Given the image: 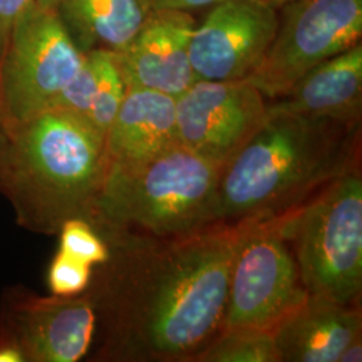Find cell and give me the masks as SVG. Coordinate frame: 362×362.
I'll return each mask as SVG.
<instances>
[{
	"label": "cell",
	"mask_w": 362,
	"mask_h": 362,
	"mask_svg": "<svg viewBox=\"0 0 362 362\" xmlns=\"http://www.w3.org/2000/svg\"><path fill=\"white\" fill-rule=\"evenodd\" d=\"M242 227L105 235L110 257L94 267L86 290L101 325L97 360L194 362L221 329Z\"/></svg>",
	"instance_id": "6da1fadb"
},
{
	"label": "cell",
	"mask_w": 362,
	"mask_h": 362,
	"mask_svg": "<svg viewBox=\"0 0 362 362\" xmlns=\"http://www.w3.org/2000/svg\"><path fill=\"white\" fill-rule=\"evenodd\" d=\"M361 122L269 112L220 172L214 223L279 216L360 165Z\"/></svg>",
	"instance_id": "7a4b0ae2"
},
{
	"label": "cell",
	"mask_w": 362,
	"mask_h": 362,
	"mask_svg": "<svg viewBox=\"0 0 362 362\" xmlns=\"http://www.w3.org/2000/svg\"><path fill=\"white\" fill-rule=\"evenodd\" d=\"M105 175V137L81 117L50 109L6 128L0 194L28 231L52 235L66 220L91 221Z\"/></svg>",
	"instance_id": "3957f363"
},
{
	"label": "cell",
	"mask_w": 362,
	"mask_h": 362,
	"mask_svg": "<svg viewBox=\"0 0 362 362\" xmlns=\"http://www.w3.org/2000/svg\"><path fill=\"white\" fill-rule=\"evenodd\" d=\"M220 172L207 158L176 144L139 169L107 175L90 223L103 236L194 233L214 223Z\"/></svg>",
	"instance_id": "277c9868"
},
{
	"label": "cell",
	"mask_w": 362,
	"mask_h": 362,
	"mask_svg": "<svg viewBox=\"0 0 362 362\" xmlns=\"http://www.w3.org/2000/svg\"><path fill=\"white\" fill-rule=\"evenodd\" d=\"M285 233L309 294L344 305L362 291V176L360 165L285 214Z\"/></svg>",
	"instance_id": "5b68a950"
},
{
	"label": "cell",
	"mask_w": 362,
	"mask_h": 362,
	"mask_svg": "<svg viewBox=\"0 0 362 362\" xmlns=\"http://www.w3.org/2000/svg\"><path fill=\"white\" fill-rule=\"evenodd\" d=\"M242 221L221 329L272 332L309 293L286 238L285 214Z\"/></svg>",
	"instance_id": "8992f818"
},
{
	"label": "cell",
	"mask_w": 362,
	"mask_h": 362,
	"mask_svg": "<svg viewBox=\"0 0 362 362\" xmlns=\"http://www.w3.org/2000/svg\"><path fill=\"white\" fill-rule=\"evenodd\" d=\"M83 57L57 11L31 4L13 27L0 59L6 128L47 110L77 74Z\"/></svg>",
	"instance_id": "52a82bcc"
},
{
	"label": "cell",
	"mask_w": 362,
	"mask_h": 362,
	"mask_svg": "<svg viewBox=\"0 0 362 362\" xmlns=\"http://www.w3.org/2000/svg\"><path fill=\"white\" fill-rule=\"evenodd\" d=\"M362 0H297L279 10L272 45L246 78L269 101L313 67L361 43Z\"/></svg>",
	"instance_id": "ba28073f"
},
{
	"label": "cell",
	"mask_w": 362,
	"mask_h": 362,
	"mask_svg": "<svg viewBox=\"0 0 362 362\" xmlns=\"http://www.w3.org/2000/svg\"><path fill=\"white\" fill-rule=\"evenodd\" d=\"M267 105L247 79L196 81L176 98L179 141L223 168L264 124Z\"/></svg>",
	"instance_id": "9c48e42d"
},
{
	"label": "cell",
	"mask_w": 362,
	"mask_h": 362,
	"mask_svg": "<svg viewBox=\"0 0 362 362\" xmlns=\"http://www.w3.org/2000/svg\"><path fill=\"white\" fill-rule=\"evenodd\" d=\"M97 332L89 294L42 297L25 288L3 296L0 334L22 351L26 362H78L88 356Z\"/></svg>",
	"instance_id": "30bf717a"
},
{
	"label": "cell",
	"mask_w": 362,
	"mask_h": 362,
	"mask_svg": "<svg viewBox=\"0 0 362 362\" xmlns=\"http://www.w3.org/2000/svg\"><path fill=\"white\" fill-rule=\"evenodd\" d=\"M279 11L255 0H223L209 8L189 40L196 81L250 77L275 37Z\"/></svg>",
	"instance_id": "8fae6325"
},
{
	"label": "cell",
	"mask_w": 362,
	"mask_h": 362,
	"mask_svg": "<svg viewBox=\"0 0 362 362\" xmlns=\"http://www.w3.org/2000/svg\"><path fill=\"white\" fill-rule=\"evenodd\" d=\"M192 13L151 11L129 45L116 54L127 89L157 91L177 98L196 82L189 59Z\"/></svg>",
	"instance_id": "7c38bea8"
},
{
	"label": "cell",
	"mask_w": 362,
	"mask_h": 362,
	"mask_svg": "<svg viewBox=\"0 0 362 362\" xmlns=\"http://www.w3.org/2000/svg\"><path fill=\"white\" fill-rule=\"evenodd\" d=\"M179 143L176 98L157 91L127 89L105 136V177L139 169Z\"/></svg>",
	"instance_id": "4fadbf2b"
},
{
	"label": "cell",
	"mask_w": 362,
	"mask_h": 362,
	"mask_svg": "<svg viewBox=\"0 0 362 362\" xmlns=\"http://www.w3.org/2000/svg\"><path fill=\"white\" fill-rule=\"evenodd\" d=\"M272 337L279 362H338L342 350L362 337L361 306L308 294Z\"/></svg>",
	"instance_id": "5bb4252c"
},
{
	"label": "cell",
	"mask_w": 362,
	"mask_h": 362,
	"mask_svg": "<svg viewBox=\"0 0 362 362\" xmlns=\"http://www.w3.org/2000/svg\"><path fill=\"white\" fill-rule=\"evenodd\" d=\"M284 112L342 122H361L362 42L313 67L284 97L269 101Z\"/></svg>",
	"instance_id": "9a60e30c"
},
{
	"label": "cell",
	"mask_w": 362,
	"mask_h": 362,
	"mask_svg": "<svg viewBox=\"0 0 362 362\" xmlns=\"http://www.w3.org/2000/svg\"><path fill=\"white\" fill-rule=\"evenodd\" d=\"M81 52H122L151 13L145 0H59L55 7Z\"/></svg>",
	"instance_id": "2e32d148"
},
{
	"label": "cell",
	"mask_w": 362,
	"mask_h": 362,
	"mask_svg": "<svg viewBox=\"0 0 362 362\" xmlns=\"http://www.w3.org/2000/svg\"><path fill=\"white\" fill-rule=\"evenodd\" d=\"M194 362H279L272 332L221 329Z\"/></svg>",
	"instance_id": "e0dca14e"
},
{
	"label": "cell",
	"mask_w": 362,
	"mask_h": 362,
	"mask_svg": "<svg viewBox=\"0 0 362 362\" xmlns=\"http://www.w3.org/2000/svg\"><path fill=\"white\" fill-rule=\"evenodd\" d=\"M94 52L97 57L98 79L88 122L105 137L124 101L127 85L118 66L116 52L106 50H94Z\"/></svg>",
	"instance_id": "ac0fdd59"
},
{
	"label": "cell",
	"mask_w": 362,
	"mask_h": 362,
	"mask_svg": "<svg viewBox=\"0 0 362 362\" xmlns=\"http://www.w3.org/2000/svg\"><path fill=\"white\" fill-rule=\"evenodd\" d=\"M58 235L59 251L93 267L104 264L110 257L109 243L89 220L83 218L66 220Z\"/></svg>",
	"instance_id": "d6986e66"
},
{
	"label": "cell",
	"mask_w": 362,
	"mask_h": 362,
	"mask_svg": "<svg viewBox=\"0 0 362 362\" xmlns=\"http://www.w3.org/2000/svg\"><path fill=\"white\" fill-rule=\"evenodd\" d=\"M97 79L98 67L95 52H85L83 62L79 67L77 74L55 97L52 106L47 110H61L88 121L97 89Z\"/></svg>",
	"instance_id": "ffe728a7"
},
{
	"label": "cell",
	"mask_w": 362,
	"mask_h": 362,
	"mask_svg": "<svg viewBox=\"0 0 362 362\" xmlns=\"http://www.w3.org/2000/svg\"><path fill=\"white\" fill-rule=\"evenodd\" d=\"M94 267L59 251L47 270V286L52 296L74 297L83 294L91 284Z\"/></svg>",
	"instance_id": "44dd1931"
},
{
	"label": "cell",
	"mask_w": 362,
	"mask_h": 362,
	"mask_svg": "<svg viewBox=\"0 0 362 362\" xmlns=\"http://www.w3.org/2000/svg\"><path fill=\"white\" fill-rule=\"evenodd\" d=\"M35 0H0V59L19 18Z\"/></svg>",
	"instance_id": "7402d4cb"
},
{
	"label": "cell",
	"mask_w": 362,
	"mask_h": 362,
	"mask_svg": "<svg viewBox=\"0 0 362 362\" xmlns=\"http://www.w3.org/2000/svg\"><path fill=\"white\" fill-rule=\"evenodd\" d=\"M151 11L160 10H175V11H185L192 13L194 10L211 8L219 4L223 0H145Z\"/></svg>",
	"instance_id": "603a6c76"
},
{
	"label": "cell",
	"mask_w": 362,
	"mask_h": 362,
	"mask_svg": "<svg viewBox=\"0 0 362 362\" xmlns=\"http://www.w3.org/2000/svg\"><path fill=\"white\" fill-rule=\"evenodd\" d=\"M0 362H26L22 351L8 338L0 334Z\"/></svg>",
	"instance_id": "cb8c5ba5"
},
{
	"label": "cell",
	"mask_w": 362,
	"mask_h": 362,
	"mask_svg": "<svg viewBox=\"0 0 362 362\" xmlns=\"http://www.w3.org/2000/svg\"><path fill=\"white\" fill-rule=\"evenodd\" d=\"M362 361V337L351 341L349 345L342 350L338 362H361Z\"/></svg>",
	"instance_id": "d4e9b609"
},
{
	"label": "cell",
	"mask_w": 362,
	"mask_h": 362,
	"mask_svg": "<svg viewBox=\"0 0 362 362\" xmlns=\"http://www.w3.org/2000/svg\"><path fill=\"white\" fill-rule=\"evenodd\" d=\"M255 1H258L260 4H264L267 7H272L274 10L279 11L286 6H288V4H291V3H294L297 0H255Z\"/></svg>",
	"instance_id": "484cf974"
},
{
	"label": "cell",
	"mask_w": 362,
	"mask_h": 362,
	"mask_svg": "<svg viewBox=\"0 0 362 362\" xmlns=\"http://www.w3.org/2000/svg\"><path fill=\"white\" fill-rule=\"evenodd\" d=\"M35 3L42 8H47V10H55L57 4L59 3V0H35Z\"/></svg>",
	"instance_id": "4316f807"
},
{
	"label": "cell",
	"mask_w": 362,
	"mask_h": 362,
	"mask_svg": "<svg viewBox=\"0 0 362 362\" xmlns=\"http://www.w3.org/2000/svg\"><path fill=\"white\" fill-rule=\"evenodd\" d=\"M6 134V124H4V117H3V112H1V104H0V143L3 140Z\"/></svg>",
	"instance_id": "83f0119b"
}]
</instances>
